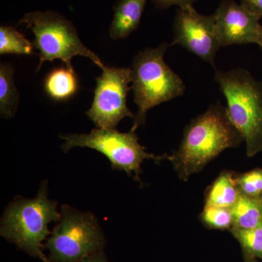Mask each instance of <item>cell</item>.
<instances>
[{"label":"cell","instance_id":"14","mask_svg":"<svg viewBox=\"0 0 262 262\" xmlns=\"http://www.w3.org/2000/svg\"><path fill=\"white\" fill-rule=\"evenodd\" d=\"M241 194L237 179H234L231 174H222L213 183L208 192L206 206L231 208Z\"/></svg>","mask_w":262,"mask_h":262},{"label":"cell","instance_id":"11","mask_svg":"<svg viewBox=\"0 0 262 262\" xmlns=\"http://www.w3.org/2000/svg\"><path fill=\"white\" fill-rule=\"evenodd\" d=\"M147 0H119L114 7L113 20L110 26L112 39H125L139 27Z\"/></svg>","mask_w":262,"mask_h":262},{"label":"cell","instance_id":"7","mask_svg":"<svg viewBox=\"0 0 262 262\" xmlns=\"http://www.w3.org/2000/svg\"><path fill=\"white\" fill-rule=\"evenodd\" d=\"M64 140L61 149L65 153L72 148L88 147L96 150L105 155L111 163L113 170H122L130 177L134 176L138 182L141 165L144 160L158 162L163 156H156L146 152L141 145L135 131L119 132L116 129L96 128L89 134H72L60 136Z\"/></svg>","mask_w":262,"mask_h":262},{"label":"cell","instance_id":"6","mask_svg":"<svg viewBox=\"0 0 262 262\" xmlns=\"http://www.w3.org/2000/svg\"><path fill=\"white\" fill-rule=\"evenodd\" d=\"M60 213L58 225L42 245L48 251V262H79L103 251L106 241L95 215L67 205H62Z\"/></svg>","mask_w":262,"mask_h":262},{"label":"cell","instance_id":"5","mask_svg":"<svg viewBox=\"0 0 262 262\" xmlns=\"http://www.w3.org/2000/svg\"><path fill=\"white\" fill-rule=\"evenodd\" d=\"M18 24H24L34 35V49L39 51L37 71L46 61L59 59L66 67L74 70L72 59L75 56L87 57L101 70L105 67L99 57L80 40L75 26L56 12H30L24 15Z\"/></svg>","mask_w":262,"mask_h":262},{"label":"cell","instance_id":"16","mask_svg":"<svg viewBox=\"0 0 262 262\" xmlns=\"http://www.w3.org/2000/svg\"><path fill=\"white\" fill-rule=\"evenodd\" d=\"M33 43L15 28L7 26L0 27V54L32 55Z\"/></svg>","mask_w":262,"mask_h":262},{"label":"cell","instance_id":"24","mask_svg":"<svg viewBox=\"0 0 262 262\" xmlns=\"http://www.w3.org/2000/svg\"><path fill=\"white\" fill-rule=\"evenodd\" d=\"M246 262H256V261H255L254 258H248L247 261H246Z\"/></svg>","mask_w":262,"mask_h":262},{"label":"cell","instance_id":"12","mask_svg":"<svg viewBox=\"0 0 262 262\" xmlns=\"http://www.w3.org/2000/svg\"><path fill=\"white\" fill-rule=\"evenodd\" d=\"M43 87L48 97L53 101H68L77 94L79 89L75 70H70L67 67L53 69L45 78Z\"/></svg>","mask_w":262,"mask_h":262},{"label":"cell","instance_id":"20","mask_svg":"<svg viewBox=\"0 0 262 262\" xmlns=\"http://www.w3.org/2000/svg\"><path fill=\"white\" fill-rule=\"evenodd\" d=\"M196 0H152L157 8L159 9H168L172 6L184 8L187 6H193Z\"/></svg>","mask_w":262,"mask_h":262},{"label":"cell","instance_id":"17","mask_svg":"<svg viewBox=\"0 0 262 262\" xmlns=\"http://www.w3.org/2000/svg\"><path fill=\"white\" fill-rule=\"evenodd\" d=\"M231 231L249 258L262 259V225L248 229L232 227Z\"/></svg>","mask_w":262,"mask_h":262},{"label":"cell","instance_id":"1","mask_svg":"<svg viewBox=\"0 0 262 262\" xmlns=\"http://www.w3.org/2000/svg\"><path fill=\"white\" fill-rule=\"evenodd\" d=\"M244 138L229 120L227 108L211 105L186 128L178 151L169 157L184 180L200 171L224 150L237 145Z\"/></svg>","mask_w":262,"mask_h":262},{"label":"cell","instance_id":"3","mask_svg":"<svg viewBox=\"0 0 262 262\" xmlns=\"http://www.w3.org/2000/svg\"><path fill=\"white\" fill-rule=\"evenodd\" d=\"M232 125L246 143L249 157L262 150V82L244 69L215 70Z\"/></svg>","mask_w":262,"mask_h":262},{"label":"cell","instance_id":"23","mask_svg":"<svg viewBox=\"0 0 262 262\" xmlns=\"http://www.w3.org/2000/svg\"><path fill=\"white\" fill-rule=\"evenodd\" d=\"M256 44H257L262 50V26L261 29H260L259 34H258L257 42H256Z\"/></svg>","mask_w":262,"mask_h":262},{"label":"cell","instance_id":"18","mask_svg":"<svg viewBox=\"0 0 262 262\" xmlns=\"http://www.w3.org/2000/svg\"><path fill=\"white\" fill-rule=\"evenodd\" d=\"M202 219L207 226L213 229H228L233 223L230 208L206 206Z\"/></svg>","mask_w":262,"mask_h":262},{"label":"cell","instance_id":"8","mask_svg":"<svg viewBox=\"0 0 262 262\" xmlns=\"http://www.w3.org/2000/svg\"><path fill=\"white\" fill-rule=\"evenodd\" d=\"M131 68L105 66L96 78L94 101L86 115L98 128L115 129L125 117L135 118L127 106V96L132 87Z\"/></svg>","mask_w":262,"mask_h":262},{"label":"cell","instance_id":"21","mask_svg":"<svg viewBox=\"0 0 262 262\" xmlns=\"http://www.w3.org/2000/svg\"><path fill=\"white\" fill-rule=\"evenodd\" d=\"M241 4L251 13L262 18V0H239Z\"/></svg>","mask_w":262,"mask_h":262},{"label":"cell","instance_id":"19","mask_svg":"<svg viewBox=\"0 0 262 262\" xmlns=\"http://www.w3.org/2000/svg\"><path fill=\"white\" fill-rule=\"evenodd\" d=\"M239 192L250 196H262V169L243 174L237 180Z\"/></svg>","mask_w":262,"mask_h":262},{"label":"cell","instance_id":"15","mask_svg":"<svg viewBox=\"0 0 262 262\" xmlns=\"http://www.w3.org/2000/svg\"><path fill=\"white\" fill-rule=\"evenodd\" d=\"M14 70L8 63L0 65V114L3 118H11L18 106L19 94L13 81Z\"/></svg>","mask_w":262,"mask_h":262},{"label":"cell","instance_id":"10","mask_svg":"<svg viewBox=\"0 0 262 262\" xmlns=\"http://www.w3.org/2000/svg\"><path fill=\"white\" fill-rule=\"evenodd\" d=\"M215 32L221 46L257 42L260 18L234 0H222L214 13Z\"/></svg>","mask_w":262,"mask_h":262},{"label":"cell","instance_id":"22","mask_svg":"<svg viewBox=\"0 0 262 262\" xmlns=\"http://www.w3.org/2000/svg\"><path fill=\"white\" fill-rule=\"evenodd\" d=\"M79 262H110V261L108 260L106 253L102 251V252L95 253L92 256L84 258Z\"/></svg>","mask_w":262,"mask_h":262},{"label":"cell","instance_id":"13","mask_svg":"<svg viewBox=\"0 0 262 262\" xmlns=\"http://www.w3.org/2000/svg\"><path fill=\"white\" fill-rule=\"evenodd\" d=\"M230 210L233 228L253 229L262 225V196H250L241 193Z\"/></svg>","mask_w":262,"mask_h":262},{"label":"cell","instance_id":"9","mask_svg":"<svg viewBox=\"0 0 262 262\" xmlns=\"http://www.w3.org/2000/svg\"><path fill=\"white\" fill-rule=\"evenodd\" d=\"M173 40L215 67V56L222 47L215 32L213 15H202L193 6L179 8L173 22Z\"/></svg>","mask_w":262,"mask_h":262},{"label":"cell","instance_id":"4","mask_svg":"<svg viewBox=\"0 0 262 262\" xmlns=\"http://www.w3.org/2000/svg\"><path fill=\"white\" fill-rule=\"evenodd\" d=\"M170 45L163 42L156 48H146L134 57L132 63V90L138 108L130 130L145 123L146 113L151 108L180 97L185 84L164 60Z\"/></svg>","mask_w":262,"mask_h":262},{"label":"cell","instance_id":"2","mask_svg":"<svg viewBox=\"0 0 262 262\" xmlns=\"http://www.w3.org/2000/svg\"><path fill=\"white\" fill-rule=\"evenodd\" d=\"M48 182L43 181L35 198H15L5 209L0 228L2 237L42 262H48L42 242L51 234L48 225L61 219L58 203L48 199Z\"/></svg>","mask_w":262,"mask_h":262}]
</instances>
